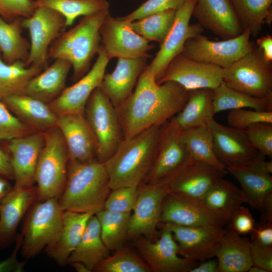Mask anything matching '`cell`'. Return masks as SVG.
<instances>
[{"label":"cell","mask_w":272,"mask_h":272,"mask_svg":"<svg viewBox=\"0 0 272 272\" xmlns=\"http://www.w3.org/2000/svg\"><path fill=\"white\" fill-rule=\"evenodd\" d=\"M189 92L175 82L157 83L145 66L134 90L115 107L123 138L163 124L182 109Z\"/></svg>","instance_id":"6da1fadb"},{"label":"cell","mask_w":272,"mask_h":272,"mask_svg":"<svg viewBox=\"0 0 272 272\" xmlns=\"http://www.w3.org/2000/svg\"><path fill=\"white\" fill-rule=\"evenodd\" d=\"M162 125H155L123 138L115 152L105 162L111 189L138 186L153 163Z\"/></svg>","instance_id":"7a4b0ae2"},{"label":"cell","mask_w":272,"mask_h":272,"mask_svg":"<svg viewBox=\"0 0 272 272\" xmlns=\"http://www.w3.org/2000/svg\"><path fill=\"white\" fill-rule=\"evenodd\" d=\"M111 190L104 163L96 159L85 163L69 160L65 186L58 201L63 211L95 215L104 209Z\"/></svg>","instance_id":"3957f363"},{"label":"cell","mask_w":272,"mask_h":272,"mask_svg":"<svg viewBox=\"0 0 272 272\" xmlns=\"http://www.w3.org/2000/svg\"><path fill=\"white\" fill-rule=\"evenodd\" d=\"M109 13V9H106L84 16L76 26L62 31L50 45L48 59L69 61L73 69L74 81L79 80L90 70L101 46L100 27Z\"/></svg>","instance_id":"277c9868"},{"label":"cell","mask_w":272,"mask_h":272,"mask_svg":"<svg viewBox=\"0 0 272 272\" xmlns=\"http://www.w3.org/2000/svg\"><path fill=\"white\" fill-rule=\"evenodd\" d=\"M43 132L45 144L39 156L35 176L38 200L58 199L67 180V150L57 126Z\"/></svg>","instance_id":"5b68a950"},{"label":"cell","mask_w":272,"mask_h":272,"mask_svg":"<svg viewBox=\"0 0 272 272\" xmlns=\"http://www.w3.org/2000/svg\"><path fill=\"white\" fill-rule=\"evenodd\" d=\"M63 211L58 199L37 200L25 216L21 233V252L26 259L39 254L57 235Z\"/></svg>","instance_id":"8992f818"},{"label":"cell","mask_w":272,"mask_h":272,"mask_svg":"<svg viewBox=\"0 0 272 272\" xmlns=\"http://www.w3.org/2000/svg\"><path fill=\"white\" fill-rule=\"evenodd\" d=\"M84 115L96 143V159L104 163L115 152L123 136L115 108L100 87L89 98Z\"/></svg>","instance_id":"52a82bcc"},{"label":"cell","mask_w":272,"mask_h":272,"mask_svg":"<svg viewBox=\"0 0 272 272\" xmlns=\"http://www.w3.org/2000/svg\"><path fill=\"white\" fill-rule=\"evenodd\" d=\"M271 66L254 46L244 56L223 69V81L229 87L252 96L272 99Z\"/></svg>","instance_id":"ba28073f"},{"label":"cell","mask_w":272,"mask_h":272,"mask_svg":"<svg viewBox=\"0 0 272 272\" xmlns=\"http://www.w3.org/2000/svg\"><path fill=\"white\" fill-rule=\"evenodd\" d=\"M250 36L246 29L235 37L215 41L201 34L188 39L181 53L191 59L225 69L251 50L254 45Z\"/></svg>","instance_id":"9c48e42d"},{"label":"cell","mask_w":272,"mask_h":272,"mask_svg":"<svg viewBox=\"0 0 272 272\" xmlns=\"http://www.w3.org/2000/svg\"><path fill=\"white\" fill-rule=\"evenodd\" d=\"M21 24L28 30L31 39L26 66L33 65L44 69L50 45L66 28L64 18L54 10L40 7L30 17L22 18Z\"/></svg>","instance_id":"30bf717a"},{"label":"cell","mask_w":272,"mask_h":272,"mask_svg":"<svg viewBox=\"0 0 272 272\" xmlns=\"http://www.w3.org/2000/svg\"><path fill=\"white\" fill-rule=\"evenodd\" d=\"M162 182L141 183L138 186L136 202L130 215L127 238L143 236L151 241L159 237L157 231L163 200L169 193Z\"/></svg>","instance_id":"8fae6325"},{"label":"cell","mask_w":272,"mask_h":272,"mask_svg":"<svg viewBox=\"0 0 272 272\" xmlns=\"http://www.w3.org/2000/svg\"><path fill=\"white\" fill-rule=\"evenodd\" d=\"M101 45L107 56L138 58H148V52L154 47L150 41L135 32L130 22L109 13L100 28Z\"/></svg>","instance_id":"7c38bea8"},{"label":"cell","mask_w":272,"mask_h":272,"mask_svg":"<svg viewBox=\"0 0 272 272\" xmlns=\"http://www.w3.org/2000/svg\"><path fill=\"white\" fill-rule=\"evenodd\" d=\"M196 0H185L176 11L172 26L150 64L147 66L157 82L167 65L177 55L182 52L186 41L203 31L199 24H189Z\"/></svg>","instance_id":"4fadbf2b"},{"label":"cell","mask_w":272,"mask_h":272,"mask_svg":"<svg viewBox=\"0 0 272 272\" xmlns=\"http://www.w3.org/2000/svg\"><path fill=\"white\" fill-rule=\"evenodd\" d=\"M160 229V234L155 241L143 236L132 239L151 272H189L197 264L196 261L179 255L171 232L165 228Z\"/></svg>","instance_id":"5bb4252c"},{"label":"cell","mask_w":272,"mask_h":272,"mask_svg":"<svg viewBox=\"0 0 272 272\" xmlns=\"http://www.w3.org/2000/svg\"><path fill=\"white\" fill-rule=\"evenodd\" d=\"M160 222L187 227L223 228L227 221L200 200L169 193L162 203Z\"/></svg>","instance_id":"9a60e30c"},{"label":"cell","mask_w":272,"mask_h":272,"mask_svg":"<svg viewBox=\"0 0 272 272\" xmlns=\"http://www.w3.org/2000/svg\"><path fill=\"white\" fill-rule=\"evenodd\" d=\"M227 172L226 168H219L190 157L176 171L159 182L166 185L169 193L202 200L211 186Z\"/></svg>","instance_id":"2e32d148"},{"label":"cell","mask_w":272,"mask_h":272,"mask_svg":"<svg viewBox=\"0 0 272 272\" xmlns=\"http://www.w3.org/2000/svg\"><path fill=\"white\" fill-rule=\"evenodd\" d=\"M158 228L171 232L179 255L196 261L216 257L225 232L221 227H187L161 222Z\"/></svg>","instance_id":"e0dca14e"},{"label":"cell","mask_w":272,"mask_h":272,"mask_svg":"<svg viewBox=\"0 0 272 272\" xmlns=\"http://www.w3.org/2000/svg\"><path fill=\"white\" fill-rule=\"evenodd\" d=\"M97 59L89 71L48 104L58 116L71 113H84L92 93L100 87L110 59L101 45Z\"/></svg>","instance_id":"ac0fdd59"},{"label":"cell","mask_w":272,"mask_h":272,"mask_svg":"<svg viewBox=\"0 0 272 272\" xmlns=\"http://www.w3.org/2000/svg\"><path fill=\"white\" fill-rule=\"evenodd\" d=\"M190 157L174 124L168 120L162 125L155 158L142 183H157L179 169Z\"/></svg>","instance_id":"d6986e66"},{"label":"cell","mask_w":272,"mask_h":272,"mask_svg":"<svg viewBox=\"0 0 272 272\" xmlns=\"http://www.w3.org/2000/svg\"><path fill=\"white\" fill-rule=\"evenodd\" d=\"M222 68L197 61L179 53L169 62L157 82H175L188 91L210 88L215 89L223 81Z\"/></svg>","instance_id":"ffe728a7"},{"label":"cell","mask_w":272,"mask_h":272,"mask_svg":"<svg viewBox=\"0 0 272 272\" xmlns=\"http://www.w3.org/2000/svg\"><path fill=\"white\" fill-rule=\"evenodd\" d=\"M208 126L215 155L225 168L247 165L265 157L252 146L244 130L224 126L215 120Z\"/></svg>","instance_id":"44dd1931"},{"label":"cell","mask_w":272,"mask_h":272,"mask_svg":"<svg viewBox=\"0 0 272 272\" xmlns=\"http://www.w3.org/2000/svg\"><path fill=\"white\" fill-rule=\"evenodd\" d=\"M257 160L226 169L240 183L245 203L260 211L262 220L272 221V177L257 168Z\"/></svg>","instance_id":"7402d4cb"},{"label":"cell","mask_w":272,"mask_h":272,"mask_svg":"<svg viewBox=\"0 0 272 272\" xmlns=\"http://www.w3.org/2000/svg\"><path fill=\"white\" fill-rule=\"evenodd\" d=\"M44 144V132L39 131L8 141L7 150L14 172V186L34 185L36 167Z\"/></svg>","instance_id":"603a6c76"},{"label":"cell","mask_w":272,"mask_h":272,"mask_svg":"<svg viewBox=\"0 0 272 272\" xmlns=\"http://www.w3.org/2000/svg\"><path fill=\"white\" fill-rule=\"evenodd\" d=\"M56 126L65 141L69 160L85 163L96 159V143L84 113L58 115Z\"/></svg>","instance_id":"cb8c5ba5"},{"label":"cell","mask_w":272,"mask_h":272,"mask_svg":"<svg viewBox=\"0 0 272 272\" xmlns=\"http://www.w3.org/2000/svg\"><path fill=\"white\" fill-rule=\"evenodd\" d=\"M192 16L203 28L224 40L244 31L230 0H196Z\"/></svg>","instance_id":"d4e9b609"},{"label":"cell","mask_w":272,"mask_h":272,"mask_svg":"<svg viewBox=\"0 0 272 272\" xmlns=\"http://www.w3.org/2000/svg\"><path fill=\"white\" fill-rule=\"evenodd\" d=\"M37 200L36 185L12 187L0 206V248H5L13 242L19 224Z\"/></svg>","instance_id":"484cf974"},{"label":"cell","mask_w":272,"mask_h":272,"mask_svg":"<svg viewBox=\"0 0 272 272\" xmlns=\"http://www.w3.org/2000/svg\"><path fill=\"white\" fill-rule=\"evenodd\" d=\"M148 58H118L113 71L105 74L100 88L115 108L132 92Z\"/></svg>","instance_id":"4316f807"},{"label":"cell","mask_w":272,"mask_h":272,"mask_svg":"<svg viewBox=\"0 0 272 272\" xmlns=\"http://www.w3.org/2000/svg\"><path fill=\"white\" fill-rule=\"evenodd\" d=\"M92 215L63 211L60 230L54 240L44 248L46 254L60 266H65L78 245Z\"/></svg>","instance_id":"83f0119b"},{"label":"cell","mask_w":272,"mask_h":272,"mask_svg":"<svg viewBox=\"0 0 272 272\" xmlns=\"http://www.w3.org/2000/svg\"><path fill=\"white\" fill-rule=\"evenodd\" d=\"M2 100L14 115L36 131L43 132L56 126L58 116L46 103L25 94Z\"/></svg>","instance_id":"f1b7e54d"},{"label":"cell","mask_w":272,"mask_h":272,"mask_svg":"<svg viewBox=\"0 0 272 272\" xmlns=\"http://www.w3.org/2000/svg\"><path fill=\"white\" fill-rule=\"evenodd\" d=\"M71 63L63 59H56L49 66L33 77L28 83L25 94L49 104L65 88Z\"/></svg>","instance_id":"f546056e"},{"label":"cell","mask_w":272,"mask_h":272,"mask_svg":"<svg viewBox=\"0 0 272 272\" xmlns=\"http://www.w3.org/2000/svg\"><path fill=\"white\" fill-rule=\"evenodd\" d=\"M214 89L202 88L189 91L187 100L175 116L171 118L179 131L209 126L214 120Z\"/></svg>","instance_id":"4dcf8cb0"},{"label":"cell","mask_w":272,"mask_h":272,"mask_svg":"<svg viewBox=\"0 0 272 272\" xmlns=\"http://www.w3.org/2000/svg\"><path fill=\"white\" fill-rule=\"evenodd\" d=\"M216 257L217 272L248 271L252 265L250 240L226 229Z\"/></svg>","instance_id":"1f68e13d"},{"label":"cell","mask_w":272,"mask_h":272,"mask_svg":"<svg viewBox=\"0 0 272 272\" xmlns=\"http://www.w3.org/2000/svg\"><path fill=\"white\" fill-rule=\"evenodd\" d=\"M109 252L102 239L99 221L96 215H93L88 221L78 245L69 256L67 263L81 262L91 272L109 255Z\"/></svg>","instance_id":"d6a6232c"},{"label":"cell","mask_w":272,"mask_h":272,"mask_svg":"<svg viewBox=\"0 0 272 272\" xmlns=\"http://www.w3.org/2000/svg\"><path fill=\"white\" fill-rule=\"evenodd\" d=\"M201 201L223 216L227 222L232 214L245 203L241 189L223 177L218 179L211 186Z\"/></svg>","instance_id":"836d02e7"},{"label":"cell","mask_w":272,"mask_h":272,"mask_svg":"<svg viewBox=\"0 0 272 272\" xmlns=\"http://www.w3.org/2000/svg\"><path fill=\"white\" fill-rule=\"evenodd\" d=\"M215 114L227 110L250 108L260 111H272V99L252 96L229 87L223 81L214 89Z\"/></svg>","instance_id":"e575fe53"},{"label":"cell","mask_w":272,"mask_h":272,"mask_svg":"<svg viewBox=\"0 0 272 272\" xmlns=\"http://www.w3.org/2000/svg\"><path fill=\"white\" fill-rule=\"evenodd\" d=\"M22 18L8 22L0 16V49L4 61L9 64L25 62L29 56L30 43L22 35Z\"/></svg>","instance_id":"d590c367"},{"label":"cell","mask_w":272,"mask_h":272,"mask_svg":"<svg viewBox=\"0 0 272 272\" xmlns=\"http://www.w3.org/2000/svg\"><path fill=\"white\" fill-rule=\"evenodd\" d=\"M43 70L36 65L26 66L22 61L9 64L0 57V99L25 94L29 81Z\"/></svg>","instance_id":"8d00e7d4"},{"label":"cell","mask_w":272,"mask_h":272,"mask_svg":"<svg viewBox=\"0 0 272 272\" xmlns=\"http://www.w3.org/2000/svg\"><path fill=\"white\" fill-rule=\"evenodd\" d=\"M243 30L256 36L262 26L270 24L272 0H230Z\"/></svg>","instance_id":"74e56055"},{"label":"cell","mask_w":272,"mask_h":272,"mask_svg":"<svg viewBox=\"0 0 272 272\" xmlns=\"http://www.w3.org/2000/svg\"><path fill=\"white\" fill-rule=\"evenodd\" d=\"M180 135L191 158L219 168H226L215 155L212 134L209 126L187 128L180 131Z\"/></svg>","instance_id":"f35d334b"},{"label":"cell","mask_w":272,"mask_h":272,"mask_svg":"<svg viewBox=\"0 0 272 272\" xmlns=\"http://www.w3.org/2000/svg\"><path fill=\"white\" fill-rule=\"evenodd\" d=\"M35 8L47 7L60 13L65 19V26H71L79 17L109 9L107 0H34Z\"/></svg>","instance_id":"ab89813d"},{"label":"cell","mask_w":272,"mask_h":272,"mask_svg":"<svg viewBox=\"0 0 272 272\" xmlns=\"http://www.w3.org/2000/svg\"><path fill=\"white\" fill-rule=\"evenodd\" d=\"M95 215L100 226L102 239L108 250L114 251L121 247L127 238L131 214L103 209Z\"/></svg>","instance_id":"60d3db41"},{"label":"cell","mask_w":272,"mask_h":272,"mask_svg":"<svg viewBox=\"0 0 272 272\" xmlns=\"http://www.w3.org/2000/svg\"><path fill=\"white\" fill-rule=\"evenodd\" d=\"M176 10H168L130 22V27L137 34L160 44L164 41L174 22Z\"/></svg>","instance_id":"b9f144b4"},{"label":"cell","mask_w":272,"mask_h":272,"mask_svg":"<svg viewBox=\"0 0 272 272\" xmlns=\"http://www.w3.org/2000/svg\"><path fill=\"white\" fill-rule=\"evenodd\" d=\"M95 272H151L146 262L129 248L120 247L112 255L101 260L94 268Z\"/></svg>","instance_id":"7bdbcfd3"},{"label":"cell","mask_w":272,"mask_h":272,"mask_svg":"<svg viewBox=\"0 0 272 272\" xmlns=\"http://www.w3.org/2000/svg\"><path fill=\"white\" fill-rule=\"evenodd\" d=\"M37 132L14 115L0 99V141L24 137Z\"/></svg>","instance_id":"ee69618b"},{"label":"cell","mask_w":272,"mask_h":272,"mask_svg":"<svg viewBox=\"0 0 272 272\" xmlns=\"http://www.w3.org/2000/svg\"><path fill=\"white\" fill-rule=\"evenodd\" d=\"M138 194V186H124L112 189L107 197L104 209L111 211L131 213Z\"/></svg>","instance_id":"f6af8a7d"},{"label":"cell","mask_w":272,"mask_h":272,"mask_svg":"<svg viewBox=\"0 0 272 272\" xmlns=\"http://www.w3.org/2000/svg\"><path fill=\"white\" fill-rule=\"evenodd\" d=\"M252 146L264 156L272 157V123L259 122L244 130Z\"/></svg>","instance_id":"bcb514c9"},{"label":"cell","mask_w":272,"mask_h":272,"mask_svg":"<svg viewBox=\"0 0 272 272\" xmlns=\"http://www.w3.org/2000/svg\"><path fill=\"white\" fill-rule=\"evenodd\" d=\"M227 119L230 127L245 130L250 125L256 123H272V111L236 109L229 111Z\"/></svg>","instance_id":"7dc6e473"},{"label":"cell","mask_w":272,"mask_h":272,"mask_svg":"<svg viewBox=\"0 0 272 272\" xmlns=\"http://www.w3.org/2000/svg\"><path fill=\"white\" fill-rule=\"evenodd\" d=\"M184 1L185 0H147L133 11L121 18L131 22L164 11H177L182 6Z\"/></svg>","instance_id":"c3c4849f"},{"label":"cell","mask_w":272,"mask_h":272,"mask_svg":"<svg viewBox=\"0 0 272 272\" xmlns=\"http://www.w3.org/2000/svg\"><path fill=\"white\" fill-rule=\"evenodd\" d=\"M35 9L33 0H0V16L9 22L29 17Z\"/></svg>","instance_id":"681fc988"},{"label":"cell","mask_w":272,"mask_h":272,"mask_svg":"<svg viewBox=\"0 0 272 272\" xmlns=\"http://www.w3.org/2000/svg\"><path fill=\"white\" fill-rule=\"evenodd\" d=\"M256 224L249 210L242 205L232 214L226 223L227 229L240 235L250 234Z\"/></svg>","instance_id":"f907efd6"},{"label":"cell","mask_w":272,"mask_h":272,"mask_svg":"<svg viewBox=\"0 0 272 272\" xmlns=\"http://www.w3.org/2000/svg\"><path fill=\"white\" fill-rule=\"evenodd\" d=\"M251 244L263 247L272 246V221L262 220L256 224L250 233Z\"/></svg>","instance_id":"816d5d0a"},{"label":"cell","mask_w":272,"mask_h":272,"mask_svg":"<svg viewBox=\"0 0 272 272\" xmlns=\"http://www.w3.org/2000/svg\"><path fill=\"white\" fill-rule=\"evenodd\" d=\"M250 256L252 265L272 271V246L263 247L250 243Z\"/></svg>","instance_id":"f5cc1de1"},{"label":"cell","mask_w":272,"mask_h":272,"mask_svg":"<svg viewBox=\"0 0 272 272\" xmlns=\"http://www.w3.org/2000/svg\"><path fill=\"white\" fill-rule=\"evenodd\" d=\"M21 234L17 236L15 248L11 254L0 262V272H21L23 270L26 260L19 261L17 255L22 245Z\"/></svg>","instance_id":"db71d44e"},{"label":"cell","mask_w":272,"mask_h":272,"mask_svg":"<svg viewBox=\"0 0 272 272\" xmlns=\"http://www.w3.org/2000/svg\"><path fill=\"white\" fill-rule=\"evenodd\" d=\"M257 49L263 59L267 63L272 62V37L270 35L262 36L256 40Z\"/></svg>","instance_id":"11a10c76"},{"label":"cell","mask_w":272,"mask_h":272,"mask_svg":"<svg viewBox=\"0 0 272 272\" xmlns=\"http://www.w3.org/2000/svg\"><path fill=\"white\" fill-rule=\"evenodd\" d=\"M0 175L14 180V175L10 157L7 152L0 147Z\"/></svg>","instance_id":"9f6ffc18"},{"label":"cell","mask_w":272,"mask_h":272,"mask_svg":"<svg viewBox=\"0 0 272 272\" xmlns=\"http://www.w3.org/2000/svg\"><path fill=\"white\" fill-rule=\"evenodd\" d=\"M218 263L217 259H208L201 261L193 267L189 272H217Z\"/></svg>","instance_id":"6f0895ef"},{"label":"cell","mask_w":272,"mask_h":272,"mask_svg":"<svg viewBox=\"0 0 272 272\" xmlns=\"http://www.w3.org/2000/svg\"><path fill=\"white\" fill-rule=\"evenodd\" d=\"M12 188L8 179L0 175V206L5 198Z\"/></svg>","instance_id":"680465c9"},{"label":"cell","mask_w":272,"mask_h":272,"mask_svg":"<svg viewBox=\"0 0 272 272\" xmlns=\"http://www.w3.org/2000/svg\"><path fill=\"white\" fill-rule=\"evenodd\" d=\"M69 264L78 272H90L88 267L81 262L75 261Z\"/></svg>","instance_id":"91938a15"},{"label":"cell","mask_w":272,"mask_h":272,"mask_svg":"<svg viewBox=\"0 0 272 272\" xmlns=\"http://www.w3.org/2000/svg\"><path fill=\"white\" fill-rule=\"evenodd\" d=\"M249 272H266L264 269L257 266L251 265L248 269Z\"/></svg>","instance_id":"94428289"},{"label":"cell","mask_w":272,"mask_h":272,"mask_svg":"<svg viewBox=\"0 0 272 272\" xmlns=\"http://www.w3.org/2000/svg\"><path fill=\"white\" fill-rule=\"evenodd\" d=\"M1 49H0V53H1Z\"/></svg>","instance_id":"6125c7cd"}]
</instances>
